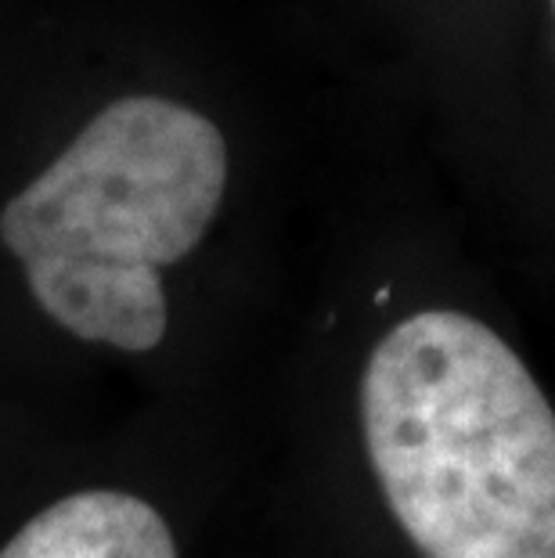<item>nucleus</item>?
Here are the masks:
<instances>
[{
	"label": "nucleus",
	"instance_id": "obj_3",
	"mask_svg": "<svg viewBox=\"0 0 555 558\" xmlns=\"http://www.w3.org/2000/svg\"><path fill=\"white\" fill-rule=\"evenodd\" d=\"M0 558H177L156 508L123 490L69 494L33 515Z\"/></svg>",
	"mask_w": 555,
	"mask_h": 558
},
{
	"label": "nucleus",
	"instance_id": "obj_4",
	"mask_svg": "<svg viewBox=\"0 0 555 558\" xmlns=\"http://www.w3.org/2000/svg\"><path fill=\"white\" fill-rule=\"evenodd\" d=\"M552 8H555V0H552Z\"/></svg>",
	"mask_w": 555,
	"mask_h": 558
},
{
	"label": "nucleus",
	"instance_id": "obj_2",
	"mask_svg": "<svg viewBox=\"0 0 555 558\" xmlns=\"http://www.w3.org/2000/svg\"><path fill=\"white\" fill-rule=\"evenodd\" d=\"M228 145L203 112L167 98L112 101L0 213L33 300L84 342L145 353L167 336L159 270L206 239Z\"/></svg>",
	"mask_w": 555,
	"mask_h": 558
},
{
	"label": "nucleus",
	"instance_id": "obj_1",
	"mask_svg": "<svg viewBox=\"0 0 555 558\" xmlns=\"http://www.w3.org/2000/svg\"><path fill=\"white\" fill-rule=\"evenodd\" d=\"M364 444L426 558H555V411L483 320L422 311L372 350Z\"/></svg>",
	"mask_w": 555,
	"mask_h": 558
}]
</instances>
